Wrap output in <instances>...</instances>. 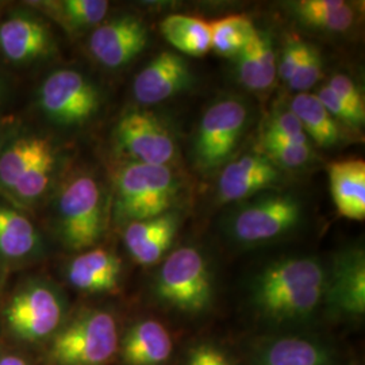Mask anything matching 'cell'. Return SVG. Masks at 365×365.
<instances>
[{"label": "cell", "instance_id": "cell-1", "mask_svg": "<svg viewBox=\"0 0 365 365\" xmlns=\"http://www.w3.org/2000/svg\"><path fill=\"white\" fill-rule=\"evenodd\" d=\"M327 274L315 259L276 261L261 272L253 286V302L274 322L310 317L324 299Z\"/></svg>", "mask_w": 365, "mask_h": 365}, {"label": "cell", "instance_id": "cell-2", "mask_svg": "<svg viewBox=\"0 0 365 365\" xmlns=\"http://www.w3.org/2000/svg\"><path fill=\"white\" fill-rule=\"evenodd\" d=\"M179 182L167 165L129 163L115 179L114 214L119 222L144 221L168 212Z\"/></svg>", "mask_w": 365, "mask_h": 365}, {"label": "cell", "instance_id": "cell-3", "mask_svg": "<svg viewBox=\"0 0 365 365\" xmlns=\"http://www.w3.org/2000/svg\"><path fill=\"white\" fill-rule=\"evenodd\" d=\"M57 227L66 247L84 250L105 233L106 199L102 185L90 175H78L57 197Z\"/></svg>", "mask_w": 365, "mask_h": 365}, {"label": "cell", "instance_id": "cell-4", "mask_svg": "<svg viewBox=\"0 0 365 365\" xmlns=\"http://www.w3.org/2000/svg\"><path fill=\"white\" fill-rule=\"evenodd\" d=\"M158 299L190 314L207 310L212 302V277L203 255L185 247L170 253L156 279Z\"/></svg>", "mask_w": 365, "mask_h": 365}, {"label": "cell", "instance_id": "cell-5", "mask_svg": "<svg viewBox=\"0 0 365 365\" xmlns=\"http://www.w3.org/2000/svg\"><path fill=\"white\" fill-rule=\"evenodd\" d=\"M114 317L102 310L78 315L53 339L51 356L60 365H103L117 353Z\"/></svg>", "mask_w": 365, "mask_h": 365}, {"label": "cell", "instance_id": "cell-6", "mask_svg": "<svg viewBox=\"0 0 365 365\" xmlns=\"http://www.w3.org/2000/svg\"><path fill=\"white\" fill-rule=\"evenodd\" d=\"M37 96L45 117L66 128L87 123L102 105L99 88L75 69L54 71L43 80Z\"/></svg>", "mask_w": 365, "mask_h": 365}, {"label": "cell", "instance_id": "cell-7", "mask_svg": "<svg viewBox=\"0 0 365 365\" xmlns=\"http://www.w3.org/2000/svg\"><path fill=\"white\" fill-rule=\"evenodd\" d=\"M248 120L245 105L235 99L211 106L200 120L196 135L195 160L200 170H211L233 155Z\"/></svg>", "mask_w": 365, "mask_h": 365}, {"label": "cell", "instance_id": "cell-8", "mask_svg": "<svg viewBox=\"0 0 365 365\" xmlns=\"http://www.w3.org/2000/svg\"><path fill=\"white\" fill-rule=\"evenodd\" d=\"M63 314L64 303L60 294L41 282L18 289L4 310L9 329L26 341L49 337L60 327Z\"/></svg>", "mask_w": 365, "mask_h": 365}, {"label": "cell", "instance_id": "cell-9", "mask_svg": "<svg viewBox=\"0 0 365 365\" xmlns=\"http://www.w3.org/2000/svg\"><path fill=\"white\" fill-rule=\"evenodd\" d=\"M115 138L131 163L167 165L175 158V143L161 120L148 111H129L119 119Z\"/></svg>", "mask_w": 365, "mask_h": 365}, {"label": "cell", "instance_id": "cell-10", "mask_svg": "<svg viewBox=\"0 0 365 365\" xmlns=\"http://www.w3.org/2000/svg\"><path fill=\"white\" fill-rule=\"evenodd\" d=\"M297 197L272 195L250 203L235 215L233 235L244 244H261L286 235L300 221Z\"/></svg>", "mask_w": 365, "mask_h": 365}, {"label": "cell", "instance_id": "cell-11", "mask_svg": "<svg viewBox=\"0 0 365 365\" xmlns=\"http://www.w3.org/2000/svg\"><path fill=\"white\" fill-rule=\"evenodd\" d=\"M54 52L48 24L36 14L18 11L0 22V53L13 64L30 66Z\"/></svg>", "mask_w": 365, "mask_h": 365}, {"label": "cell", "instance_id": "cell-12", "mask_svg": "<svg viewBox=\"0 0 365 365\" xmlns=\"http://www.w3.org/2000/svg\"><path fill=\"white\" fill-rule=\"evenodd\" d=\"M148 45V29L138 18L122 15L101 24L90 37V52L102 66H126Z\"/></svg>", "mask_w": 365, "mask_h": 365}, {"label": "cell", "instance_id": "cell-13", "mask_svg": "<svg viewBox=\"0 0 365 365\" xmlns=\"http://www.w3.org/2000/svg\"><path fill=\"white\" fill-rule=\"evenodd\" d=\"M331 310L345 315L365 312V257L359 249L339 253L327 276L325 294Z\"/></svg>", "mask_w": 365, "mask_h": 365}, {"label": "cell", "instance_id": "cell-14", "mask_svg": "<svg viewBox=\"0 0 365 365\" xmlns=\"http://www.w3.org/2000/svg\"><path fill=\"white\" fill-rule=\"evenodd\" d=\"M191 83L188 63L179 54L163 52L134 78L133 92L143 105H157L179 93Z\"/></svg>", "mask_w": 365, "mask_h": 365}, {"label": "cell", "instance_id": "cell-15", "mask_svg": "<svg viewBox=\"0 0 365 365\" xmlns=\"http://www.w3.org/2000/svg\"><path fill=\"white\" fill-rule=\"evenodd\" d=\"M179 218L165 212L150 220L129 222L123 240L131 257L141 265H152L161 260L178 235Z\"/></svg>", "mask_w": 365, "mask_h": 365}, {"label": "cell", "instance_id": "cell-16", "mask_svg": "<svg viewBox=\"0 0 365 365\" xmlns=\"http://www.w3.org/2000/svg\"><path fill=\"white\" fill-rule=\"evenodd\" d=\"M279 179L274 163L262 155H245L226 165L218 182L222 202L242 200Z\"/></svg>", "mask_w": 365, "mask_h": 365}, {"label": "cell", "instance_id": "cell-17", "mask_svg": "<svg viewBox=\"0 0 365 365\" xmlns=\"http://www.w3.org/2000/svg\"><path fill=\"white\" fill-rule=\"evenodd\" d=\"M122 262L110 250H87L68 264L66 277L73 287L90 294L113 292L119 286Z\"/></svg>", "mask_w": 365, "mask_h": 365}, {"label": "cell", "instance_id": "cell-18", "mask_svg": "<svg viewBox=\"0 0 365 365\" xmlns=\"http://www.w3.org/2000/svg\"><path fill=\"white\" fill-rule=\"evenodd\" d=\"M330 192L339 215L365 220V163L360 158L333 161L327 165Z\"/></svg>", "mask_w": 365, "mask_h": 365}, {"label": "cell", "instance_id": "cell-19", "mask_svg": "<svg viewBox=\"0 0 365 365\" xmlns=\"http://www.w3.org/2000/svg\"><path fill=\"white\" fill-rule=\"evenodd\" d=\"M173 341L168 329L155 319H144L128 330L120 344L126 365H164L170 360Z\"/></svg>", "mask_w": 365, "mask_h": 365}, {"label": "cell", "instance_id": "cell-20", "mask_svg": "<svg viewBox=\"0 0 365 365\" xmlns=\"http://www.w3.org/2000/svg\"><path fill=\"white\" fill-rule=\"evenodd\" d=\"M240 81L253 91L268 90L274 84L277 66L271 39L256 30L248 43L237 54Z\"/></svg>", "mask_w": 365, "mask_h": 365}, {"label": "cell", "instance_id": "cell-21", "mask_svg": "<svg viewBox=\"0 0 365 365\" xmlns=\"http://www.w3.org/2000/svg\"><path fill=\"white\" fill-rule=\"evenodd\" d=\"M53 150L52 144L38 135H22L4 145L0 152V187L11 192L27 170Z\"/></svg>", "mask_w": 365, "mask_h": 365}, {"label": "cell", "instance_id": "cell-22", "mask_svg": "<svg viewBox=\"0 0 365 365\" xmlns=\"http://www.w3.org/2000/svg\"><path fill=\"white\" fill-rule=\"evenodd\" d=\"M38 245L34 223L21 211L0 202V257L21 260L34 253Z\"/></svg>", "mask_w": 365, "mask_h": 365}, {"label": "cell", "instance_id": "cell-23", "mask_svg": "<svg viewBox=\"0 0 365 365\" xmlns=\"http://www.w3.org/2000/svg\"><path fill=\"white\" fill-rule=\"evenodd\" d=\"M160 30L164 38L178 51L200 57L211 51L210 22L182 14L170 15L161 21Z\"/></svg>", "mask_w": 365, "mask_h": 365}, {"label": "cell", "instance_id": "cell-24", "mask_svg": "<svg viewBox=\"0 0 365 365\" xmlns=\"http://www.w3.org/2000/svg\"><path fill=\"white\" fill-rule=\"evenodd\" d=\"M291 113L299 119L307 137L322 148H330L339 140V123L327 111L317 95L302 92L291 101Z\"/></svg>", "mask_w": 365, "mask_h": 365}, {"label": "cell", "instance_id": "cell-25", "mask_svg": "<svg viewBox=\"0 0 365 365\" xmlns=\"http://www.w3.org/2000/svg\"><path fill=\"white\" fill-rule=\"evenodd\" d=\"M327 349L312 339L284 337L268 344L259 365H329Z\"/></svg>", "mask_w": 365, "mask_h": 365}, {"label": "cell", "instance_id": "cell-26", "mask_svg": "<svg viewBox=\"0 0 365 365\" xmlns=\"http://www.w3.org/2000/svg\"><path fill=\"white\" fill-rule=\"evenodd\" d=\"M68 30H83L99 26L108 11L110 3L106 0H63L36 3Z\"/></svg>", "mask_w": 365, "mask_h": 365}, {"label": "cell", "instance_id": "cell-27", "mask_svg": "<svg viewBox=\"0 0 365 365\" xmlns=\"http://www.w3.org/2000/svg\"><path fill=\"white\" fill-rule=\"evenodd\" d=\"M211 49L221 56H237L256 33L252 21L244 15H229L210 22Z\"/></svg>", "mask_w": 365, "mask_h": 365}, {"label": "cell", "instance_id": "cell-28", "mask_svg": "<svg viewBox=\"0 0 365 365\" xmlns=\"http://www.w3.org/2000/svg\"><path fill=\"white\" fill-rule=\"evenodd\" d=\"M57 168V156L53 150L33 165L11 190V195L22 203H34L43 195L52 184Z\"/></svg>", "mask_w": 365, "mask_h": 365}, {"label": "cell", "instance_id": "cell-29", "mask_svg": "<svg viewBox=\"0 0 365 365\" xmlns=\"http://www.w3.org/2000/svg\"><path fill=\"white\" fill-rule=\"evenodd\" d=\"M261 150L271 163L286 168H298L307 164L313 157L310 144H295L261 138Z\"/></svg>", "mask_w": 365, "mask_h": 365}, {"label": "cell", "instance_id": "cell-30", "mask_svg": "<svg viewBox=\"0 0 365 365\" xmlns=\"http://www.w3.org/2000/svg\"><path fill=\"white\" fill-rule=\"evenodd\" d=\"M262 138L295 144H310L309 137L300 125L299 119L291 113V110L274 114L267 125Z\"/></svg>", "mask_w": 365, "mask_h": 365}, {"label": "cell", "instance_id": "cell-31", "mask_svg": "<svg viewBox=\"0 0 365 365\" xmlns=\"http://www.w3.org/2000/svg\"><path fill=\"white\" fill-rule=\"evenodd\" d=\"M322 72H324L322 56L315 46L309 45V51L303 63L300 64L295 75L288 80V86L291 90L299 91L300 93L307 91L313 88L314 86L321 80Z\"/></svg>", "mask_w": 365, "mask_h": 365}, {"label": "cell", "instance_id": "cell-32", "mask_svg": "<svg viewBox=\"0 0 365 365\" xmlns=\"http://www.w3.org/2000/svg\"><path fill=\"white\" fill-rule=\"evenodd\" d=\"M327 86L345 105L349 107L351 111L365 120L364 98L352 78L346 75L337 73L329 80Z\"/></svg>", "mask_w": 365, "mask_h": 365}, {"label": "cell", "instance_id": "cell-33", "mask_svg": "<svg viewBox=\"0 0 365 365\" xmlns=\"http://www.w3.org/2000/svg\"><path fill=\"white\" fill-rule=\"evenodd\" d=\"M302 21L310 26L339 33V31H345L352 26L354 22V11L351 6L345 3L337 10L307 16V18H303Z\"/></svg>", "mask_w": 365, "mask_h": 365}, {"label": "cell", "instance_id": "cell-34", "mask_svg": "<svg viewBox=\"0 0 365 365\" xmlns=\"http://www.w3.org/2000/svg\"><path fill=\"white\" fill-rule=\"evenodd\" d=\"M317 98L319 102L327 108V113L334 118V120L342 122L351 128H360L364 125V120L361 118L357 117L353 111L349 110V107L345 105L339 96L329 88V86H324Z\"/></svg>", "mask_w": 365, "mask_h": 365}, {"label": "cell", "instance_id": "cell-35", "mask_svg": "<svg viewBox=\"0 0 365 365\" xmlns=\"http://www.w3.org/2000/svg\"><path fill=\"white\" fill-rule=\"evenodd\" d=\"M309 51V43L300 41L298 37L288 39L284 51L282 53L280 63L277 66V73L282 80L288 81L295 75L300 64L303 63Z\"/></svg>", "mask_w": 365, "mask_h": 365}, {"label": "cell", "instance_id": "cell-36", "mask_svg": "<svg viewBox=\"0 0 365 365\" xmlns=\"http://www.w3.org/2000/svg\"><path fill=\"white\" fill-rule=\"evenodd\" d=\"M187 365H232L223 353L211 345H199L194 348Z\"/></svg>", "mask_w": 365, "mask_h": 365}, {"label": "cell", "instance_id": "cell-37", "mask_svg": "<svg viewBox=\"0 0 365 365\" xmlns=\"http://www.w3.org/2000/svg\"><path fill=\"white\" fill-rule=\"evenodd\" d=\"M0 365H27V363L18 356H4L0 359Z\"/></svg>", "mask_w": 365, "mask_h": 365}, {"label": "cell", "instance_id": "cell-38", "mask_svg": "<svg viewBox=\"0 0 365 365\" xmlns=\"http://www.w3.org/2000/svg\"><path fill=\"white\" fill-rule=\"evenodd\" d=\"M3 91H4V84H3V81H1V78H0V96L3 95Z\"/></svg>", "mask_w": 365, "mask_h": 365}, {"label": "cell", "instance_id": "cell-39", "mask_svg": "<svg viewBox=\"0 0 365 365\" xmlns=\"http://www.w3.org/2000/svg\"><path fill=\"white\" fill-rule=\"evenodd\" d=\"M3 146H4V143H3V137L0 135V152H1V149H3Z\"/></svg>", "mask_w": 365, "mask_h": 365}]
</instances>
